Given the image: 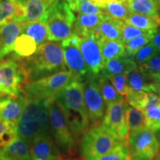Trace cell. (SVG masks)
<instances>
[{
	"instance_id": "7dc6e473",
	"label": "cell",
	"mask_w": 160,
	"mask_h": 160,
	"mask_svg": "<svg viewBox=\"0 0 160 160\" xmlns=\"http://www.w3.org/2000/svg\"><path fill=\"white\" fill-rule=\"evenodd\" d=\"M62 160H85V159H79V158H68V159H62Z\"/></svg>"
},
{
	"instance_id": "ba28073f",
	"label": "cell",
	"mask_w": 160,
	"mask_h": 160,
	"mask_svg": "<svg viewBox=\"0 0 160 160\" xmlns=\"http://www.w3.org/2000/svg\"><path fill=\"white\" fill-rule=\"evenodd\" d=\"M28 83V76L21 61L15 54L13 57L0 62V88L5 95L19 97Z\"/></svg>"
},
{
	"instance_id": "44dd1931",
	"label": "cell",
	"mask_w": 160,
	"mask_h": 160,
	"mask_svg": "<svg viewBox=\"0 0 160 160\" xmlns=\"http://www.w3.org/2000/svg\"><path fill=\"white\" fill-rule=\"evenodd\" d=\"M138 68V65L133 58L123 56L111 59L103 64L102 69L100 73L105 77L110 75L126 73L127 72Z\"/></svg>"
},
{
	"instance_id": "7402d4cb",
	"label": "cell",
	"mask_w": 160,
	"mask_h": 160,
	"mask_svg": "<svg viewBox=\"0 0 160 160\" xmlns=\"http://www.w3.org/2000/svg\"><path fill=\"white\" fill-rule=\"evenodd\" d=\"M123 20L113 19L106 15L103 21L96 28L94 33L106 39L122 42V27Z\"/></svg>"
},
{
	"instance_id": "30bf717a",
	"label": "cell",
	"mask_w": 160,
	"mask_h": 160,
	"mask_svg": "<svg viewBox=\"0 0 160 160\" xmlns=\"http://www.w3.org/2000/svg\"><path fill=\"white\" fill-rule=\"evenodd\" d=\"M82 82L84 100L90 122L93 125L101 123L105 116L106 103L100 92L96 75L89 73L82 78Z\"/></svg>"
},
{
	"instance_id": "7a4b0ae2",
	"label": "cell",
	"mask_w": 160,
	"mask_h": 160,
	"mask_svg": "<svg viewBox=\"0 0 160 160\" xmlns=\"http://www.w3.org/2000/svg\"><path fill=\"white\" fill-rule=\"evenodd\" d=\"M21 61L28 76V83L67 71L63 51L59 42L48 41L38 46L37 51Z\"/></svg>"
},
{
	"instance_id": "7c38bea8",
	"label": "cell",
	"mask_w": 160,
	"mask_h": 160,
	"mask_svg": "<svg viewBox=\"0 0 160 160\" xmlns=\"http://www.w3.org/2000/svg\"><path fill=\"white\" fill-rule=\"evenodd\" d=\"M128 103L125 100L107 104L102 124L122 139H128V131L125 122V111Z\"/></svg>"
},
{
	"instance_id": "e575fe53",
	"label": "cell",
	"mask_w": 160,
	"mask_h": 160,
	"mask_svg": "<svg viewBox=\"0 0 160 160\" xmlns=\"http://www.w3.org/2000/svg\"><path fill=\"white\" fill-rule=\"evenodd\" d=\"M17 137V123L0 121V148L8 145Z\"/></svg>"
},
{
	"instance_id": "d6986e66",
	"label": "cell",
	"mask_w": 160,
	"mask_h": 160,
	"mask_svg": "<svg viewBox=\"0 0 160 160\" xmlns=\"http://www.w3.org/2000/svg\"><path fill=\"white\" fill-rule=\"evenodd\" d=\"M106 14H81L76 18L73 33L79 37H88L94 33L99 24L103 21Z\"/></svg>"
},
{
	"instance_id": "1f68e13d",
	"label": "cell",
	"mask_w": 160,
	"mask_h": 160,
	"mask_svg": "<svg viewBox=\"0 0 160 160\" xmlns=\"http://www.w3.org/2000/svg\"><path fill=\"white\" fill-rule=\"evenodd\" d=\"M125 101L132 107L145 111L148 104V92L131 90L125 96Z\"/></svg>"
},
{
	"instance_id": "277c9868",
	"label": "cell",
	"mask_w": 160,
	"mask_h": 160,
	"mask_svg": "<svg viewBox=\"0 0 160 160\" xmlns=\"http://www.w3.org/2000/svg\"><path fill=\"white\" fill-rule=\"evenodd\" d=\"M127 141L118 137L102 123H99L93 125L82 135L79 145L80 153L85 160H93Z\"/></svg>"
},
{
	"instance_id": "f907efd6",
	"label": "cell",
	"mask_w": 160,
	"mask_h": 160,
	"mask_svg": "<svg viewBox=\"0 0 160 160\" xmlns=\"http://www.w3.org/2000/svg\"><path fill=\"white\" fill-rule=\"evenodd\" d=\"M157 2H158V4H159V8L160 10V0H157Z\"/></svg>"
},
{
	"instance_id": "5bb4252c",
	"label": "cell",
	"mask_w": 160,
	"mask_h": 160,
	"mask_svg": "<svg viewBox=\"0 0 160 160\" xmlns=\"http://www.w3.org/2000/svg\"><path fill=\"white\" fill-rule=\"evenodd\" d=\"M31 160H62L60 153L51 134L40 136L31 145Z\"/></svg>"
},
{
	"instance_id": "74e56055",
	"label": "cell",
	"mask_w": 160,
	"mask_h": 160,
	"mask_svg": "<svg viewBox=\"0 0 160 160\" xmlns=\"http://www.w3.org/2000/svg\"><path fill=\"white\" fill-rule=\"evenodd\" d=\"M110 80L113 85L116 91L121 96H126L131 91V88L129 87L126 79L125 73H120V74L110 75L106 77Z\"/></svg>"
},
{
	"instance_id": "b9f144b4",
	"label": "cell",
	"mask_w": 160,
	"mask_h": 160,
	"mask_svg": "<svg viewBox=\"0 0 160 160\" xmlns=\"http://www.w3.org/2000/svg\"><path fill=\"white\" fill-rule=\"evenodd\" d=\"M151 43L157 49L158 51L160 52V30L156 32L155 35L152 38Z\"/></svg>"
},
{
	"instance_id": "f6af8a7d",
	"label": "cell",
	"mask_w": 160,
	"mask_h": 160,
	"mask_svg": "<svg viewBox=\"0 0 160 160\" xmlns=\"http://www.w3.org/2000/svg\"><path fill=\"white\" fill-rule=\"evenodd\" d=\"M91 1L97 4V5H99V7H101L102 8H103L108 3L115 2H125V0H91Z\"/></svg>"
},
{
	"instance_id": "9c48e42d",
	"label": "cell",
	"mask_w": 160,
	"mask_h": 160,
	"mask_svg": "<svg viewBox=\"0 0 160 160\" xmlns=\"http://www.w3.org/2000/svg\"><path fill=\"white\" fill-rule=\"evenodd\" d=\"M127 145L131 160H154L159 150L156 133L145 127L129 134Z\"/></svg>"
},
{
	"instance_id": "cb8c5ba5",
	"label": "cell",
	"mask_w": 160,
	"mask_h": 160,
	"mask_svg": "<svg viewBox=\"0 0 160 160\" xmlns=\"http://www.w3.org/2000/svg\"><path fill=\"white\" fill-rule=\"evenodd\" d=\"M93 34L101 50L103 64L111 59L125 56V47L122 42L106 39L95 34L94 33Z\"/></svg>"
},
{
	"instance_id": "603a6c76",
	"label": "cell",
	"mask_w": 160,
	"mask_h": 160,
	"mask_svg": "<svg viewBox=\"0 0 160 160\" xmlns=\"http://www.w3.org/2000/svg\"><path fill=\"white\" fill-rule=\"evenodd\" d=\"M125 2L131 13L145 15L160 22L157 0H125Z\"/></svg>"
},
{
	"instance_id": "d590c367",
	"label": "cell",
	"mask_w": 160,
	"mask_h": 160,
	"mask_svg": "<svg viewBox=\"0 0 160 160\" xmlns=\"http://www.w3.org/2000/svg\"><path fill=\"white\" fill-rule=\"evenodd\" d=\"M129 151L127 142H123L116 146L111 151L93 160H128Z\"/></svg>"
},
{
	"instance_id": "60d3db41",
	"label": "cell",
	"mask_w": 160,
	"mask_h": 160,
	"mask_svg": "<svg viewBox=\"0 0 160 160\" xmlns=\"http://www.w3.org/2000/svg\"><path fill=\"white\" fill-rule=\"evenodd\" d=\"M138 67L151 73H160V53H158L148 61Z\"/></svg>"
},
{
	"instance_id": "816d5d0a",
	"label": "cell",
	"mask_w": 160,
	"mask_h": 160,
	"mask_svg": "<svg viewBox=\"0 0 160 160\" xmlns=\"http://www.w3.org/2000/svg\"><path fill=\"white\" fill-rule=\"evenodd\" d=\"M7 1H10V2H16V1H17V0H7Z\"/></svg>"
},
{
	"instance_id": "4dcf8cb0",
	"label": "cell",
	"mask_w": 160,
	"mask_h": 160,
	"mask_svg": "<svg viewBox=\"0 0 160 160\" xmlns=\"http://www.w3.org/2000/svg\"><path fill=\"white\" fill-rule=\"evenodd\" d=\"M102 9L104 13L108 17L113 19L123 20V21L131 13L128 8L125 1L108 3Z\"/></svg>"
},
{
	"instance_id": "484cf974",
	"label": "cell",
	"mask_w": 160,
	"mask_h": 160,
	"mask_svg": "<svg viewBox=\"0 0 160 160\" xmlns=\"http://www.w3.org/2000/svg\"><path fill=\"white\" fill-rule=\"evenodd\" d=\"M97 82L99 85L100 92L106 105L115 102H122L125 100L122 96L117 93L110 80L102 73L96 75Z\"/></svg>"
},
{
	"instance_id": "e0dca14e",
	"label": "cell",
	"mask_w": 160,
	"mask_h": 160,
	"mask_svg": "<svg viewBox=\"0 0 160 160\" xmlns=\"http://www.w3.org/2000/svg\"><path fill=\"white\" fill-rule=\"evenodd\" d=\"M24 106V95L19 97H0V121L17 123Z\"/></svg>"
},
{
	"instance_id": "f1b7e54d",
	"label": "cell",
	"mask_w": 160,
	"mask_h": 160,
	"mask_svg": "<svg viewBox=\"0 0 160 160\" xmlns=\"http://www.w3.org/2000/svg\"><path fill=\"white\" fill-rule=\"evenodd\" d=\"M125 23L128 25L134 26L142 30H158L160 26V22L151 17L145 15L137 14V13H130L128 17L124 20Z\"/></svg>"
},
{
	"instance_id": "d4e9b609",
	"label": "cell",
	"mask_w": 160,
	"mask_h": 160,
	"mask_svg": "<svg viewBox=\"0 0 160 160\" xmlns=\"http://www.w3.org/2000/svg\"><path fill=\"white\" fill-rule=\"evenodd\" d=\"M29 37L37 42V45H40L45 42L48 39V31L47 25L41 19L36 21L24 22L22 33Z\"/></svg>"
},
{
	"instance_id": "9a60e30c",
	"label": "cell",
	"mask_w": 160,
	"mask_h": 160,
	"mask_svg": "<svg viewBox=\"0 0 160 160\" xmlns=\"http://www.w3.org/2000/svg\"><path fill=\"white\" fill-rule=\"evenodd\" d=\"M57 0H17L19 9L18 22L40 19Z\"/></svg>"
},
{
	"instance_id": "c3c4849f",
	"label": "cell",
	"mask_w": 160,
	"mask_h": 160,
	"mask_svg": "<svg viewBox=\"0 0 160 160\" xmlns=\"http://www.w3.org/2000/svg\"><path fill=\"white\" fill-rule=\"evenodd\" d=\"M0 160H11V159H8L7 157H4V156H2V155H0Z\"/></svg>"
},
{
	"instance_id": "f546056e",
	"label": "cell",
	"mask_w": 160,
	"mask_h": 160,
	"mask_svg": "<svg viewBox=\"0 0 160 160\" xmlns=\"http://www.w3.org/2000/svg\"><path fill=\"white\" fill-rule=\"evenodd\" d=\"M19 14L17 1L0 0V27L13 22H17Z\"/></svg>"
},
{
	"instance_id": "8992f818",
	"label": "cell",
	"mask_w": 160,
	"mask_h": 160,
	"mask_svg": "<svg viewBox=\"0 0 160 160\" xmlns=\"http://www.w3.org/2000/svg\"><path fill=\"white\" fill-rule=\"evenodd\" d=\"M48 110L51 133L60 153L67 157L74 155L77 152V139L54 99L49 101Z\"/></svg>"
},
{
	"instance_id": "681fc988",
	"label": "cell",
	"mask_w": 160,
	"mask_h": 160,
	"mask_svg": "<svg viewBox=\"0 0 160 160\" xmlns=\"http://www.w3.org/2000/svg\"><path fill=\"white\" fill-rule=\"evenodd\" d=\"M3 96H5V94H4L2 91L1 88H0V97H3Z\"/></svg>"
},
{
	"instance_id": "ee69618b",
	"label": "cell",
	"mask_w": 160,
	"mask_h": 160,
	"mask_svg": "<svg viewBox=\"0 0 160 160\" xmlns=\"http://www.w3.org/2000/svg\"><path fill=\"white\" fill-rule=\"evenodd\" d=\"M154 80L155 88H156V93L160 97V73H152Z\"/></svg>"
},
{
	"instance_id": "8d00e7d4",
	"label": "cell",
	"mask_w": 160,
	"mask_h": 160,
	"mask_svg": "<svg viewBox=\"0 0 160 160\" xmlns=\"http://www.w3.org/2000/svg\"><path fill=\"white\" fill-rule=\"evenodd\" d=\"M153 36H140L130 40L125 45V56L133 58L140 48L148 44L151 41Z\"/></svg>"
},
{
	"instance_id": "bcb514c9",
	"label": "cell",
	"mask_w": 160,
	"mask_h": 160,
	"mask_svg": "<svg viewBox=\"0 0 160 160\" xmlns=\"http://www.w3.org/2000/svg\"><path fill=\"white\" fill-rule=\"evenodd\" d=\"M155 133H156V135H157V137L158 140H159V152H158V154L157 156V157L155 158L154 160H160V129L158 130L157 131H156Z\"/></svg>"
},
{
	"instance_id": "52a82bcc",
	"label": "cell",
	"mask_w": 160,
	"mask_h": 160,
	"mask_svg": "<svg viewBox=\"0 0 160 160\" xmlns=\"http://www.w3.org/2000/svg\"><path fill=\"white\" fill-rule=\"evenodd\" d=\"M75 77L69 70L60 71L49 77L28 83L23 87L22 93L27 97L51 101Z\"/></svg>"
},
{
	"instance_id": "5b68a950",
	"label": "cell",
	"mask_w": 160,
	"mask_h": 160,
	"mask_svg": "<svg viewBox=\"0 0 160 160\" xmlns=\"http://www.w3.org/2000/svg\"><path fill=\"white\" fill-rule=\"evenodd\" d=\"M40 19L47 25L49 41L62 42L73 33L76 17L67 0H57Z\"/></svg>"
},
{
	"instance_id": "ac0fdd59",
	"label": "cell",
	"mask_w": 160,
	"mask_h": 160,
	"mask_svg": "<svg viewBox=\"0 0 160 160\" xmlns=\"http://www.w3.org/2000/svg\"><path fill=\"white\" fill-rule=\"evenodd\" d=\"M129 87L133 91L154 92L156 88L151 73L143 71L139 67L125 73Z\"/></svg>"
},
{
	"instance_id": "7bdbcfd3",
	"label": "cell",
	"mask_w": 160,
	"mask_h": 160,
	"mask_svg": "<svg viewBox=\"0 0 160 160\" xmlns=\"http://www.w3.org/2000/svg\"><path fill=\"white\" fill-rule=\"evenodd\" d=\"M86 0H67L68 3L72 10V11L77 12L78 7L82 2H85Z\"/></svg>"
},
{
	"instance_id": "ffe728a7",
	"label": "cell",
	"mask_w": 160,
	"mask_h": 160,
	"mask_svg": "<svg viewBox=\"0 0 160 160\" xmlns=\"http://www.w3.org/2000/svg\"><path fill=\"white\" fill-rule=\"evenodd\" d=\"M0 155L11 160H31V145L17 137L8 145L1 148Z\"/></svg>"
},
{
	"instance_id": "83f0119b",
	"label": "cell",
	"mask_w": 160,
	"mask_h": 160,
	"mask_svg": "<svg viewBox=\"0 0 160 160\" xmlns=\"http://www.w3.org/2000/svg\"><path fill=\"white\" fill-rule=\"evenodd\" d=\"M125 122L129 134L142 129L145 127L144 112L128 105L125 111Z\"/></svg>"
},
{
	"instance_id": "6da1fadb",
	"label": "cell",
	"mask_w": 160,
	"mask_h": 160,
	"mask_svg": "<svg viewBox=\"0 0 160 160\" xmlns=\"http://www.w3.org/2000/svg\"><path fill=\"white\" fill-rule=\"evenodd\" d=\"M60 109L71 127L76 139L82 136L89 128V118L83 96L81 77H75L55 97Z\"/></svg>"
},
{
	"instance_id": "4316f807",
	"label": "cell",
	"mask_w": 160,
	"mask_h": 160,
	"mask_svg": "<svg viewBox=\"0 0 160 160\" xmlns=\"http://www.w3.org/2000/svg\"><path fill=\"white\" fill-rule=\"evenodd\" d=\"M37 42L31 37L21 33L16 39L13 51L19 57H29L37 51Z\"/></svg>"
},
{
	"instance_id": "f5cc1de1",
	"label": "cell",
	"mask_w": 160,
	"mask_h": 160,
	"mask_svg": "<svg viewBox=\"0 0 160 160\" xmlns=\"http://www.w3.org/2000/svg\"><path fill=\"white\" fill-rule=\"evenodd\" d=\"M128 160H131V159H128Z\"/></svg>"
},
{
	"instance_id": "2e32d148",
	"label": "cell",
	"mask_w": 160,
	"mask_h": 160,
	"mask_svg": "<svg viewBox=\"0 0 160 160\" xmlns=\"http://www.w3.org/2000/svg\"><path fill=\"white\" fill-rule=\"evenodd\" d=\"M23 22H13L0 27V62L13 51L17 37L22 33Z\"/></svg>"
},
{
	"instance_id": "d6a6232c",
	"label": "cell",
	"mask_w": 160,
	"mask_h": 160,
	"mask_svg": "<svg viewBox=\"0 0 160 160\" xmlns=\"http://www.w3.org/2000/svg\"><path fill=\"white\" fill-rule=\"evenodd\" d=\"M158 30H142L124 23L122 27V42L125 45L130 40L140 36H154Z\"/></svg>"
},
{
	"instance_id": "4fadbf2b",
	"label": "cell",
	"mask_w": 160,
	"mask_h": 160,
	"mask_svg": "<svg viewBox=\"0 0 160 160\" xmlns=\"http://www.w3.org/2000/svg\"><path fill=\"white\" fill-rule=\"evenodd\" d=\"M79 51L84 58L90 73L99 74L103 67L101 50L94 34L88 37H79L78 43Z\"/></svg>"
},
{
	"instance_id": "8fae6325",
	"label": "cell",
	"mask_w": 160,
	"mask_h": 160,
	"mask_svg": "<svg viewBox=\"0 0 160 160\" xmlns=\"http://www.w3.org/2000/svg\"><path fill=\"white\" fill-rule=\"evenodd\" d=\"M79 37L72 33L71 37L62 42L65 65L76 77L82 78L90 73L84 58L78 47Z\"/></svg>"
},
{
	"instance_id": "f35d334b",
	"label": "cell",
	"mask_w": 160,
	"mask_h": 160,
	"mask_svg": "<svg viewBox=\"0 0 160 160\" xmlns=\"http://www.w3.org/2000/svg\"><path fill=\"white\" fill-rule=\"evenodd\" d=\"M158 53L159 52L150 42L148 44L145 45L137 51V53L133 57V59L137 62L138 66H139L148 61Z\"/></svg>"
},
{
	"instance_id": "3957f363",
	"label": "cell",
	"mask_w": 160,
	"mask_h": 160,
	"mask_svg": "<svg viewBox=\"0 0 160 160\" xmlns=\"http://www.w3.org/2000/svg\"><path fill=\"white\" fill-rule=\"evenodd\" d=\"M23 95V110L17 123V134L31 145L40 136L51 133L48 110L49 101Z\"/></svg>"
},
{
	"instance_id": "ab89813d",
	"label": "cell",
	"mask_w": 160,
	"mask_h": 160,
	"mask_svg": "<svg viewBox=\"0 0 160 160\" xmlns=\"http://www.w3.org/2000/svg\"><path fill=\"white\" fill-rule=\"evenodd\" d=\"M77 12L81 14H102L103 9L91 0L82 2L78 7Z\"/></svg>"
},
{
	"instance_id": "836d02e7",
	"label": "cell",
	"mask_w": 160,
	"mask_h": 160,
	"mask_svg": "<svg viewBox=\"0 0 160 160\" xmlns=\"http://www.w3.org/2000/svg\"><path fill=\"white\" fill-rule=\"evenodd\" d=\"M145 127L153 131L160 129V102L144 111Z\"/></svg>"
}]
</instances>
